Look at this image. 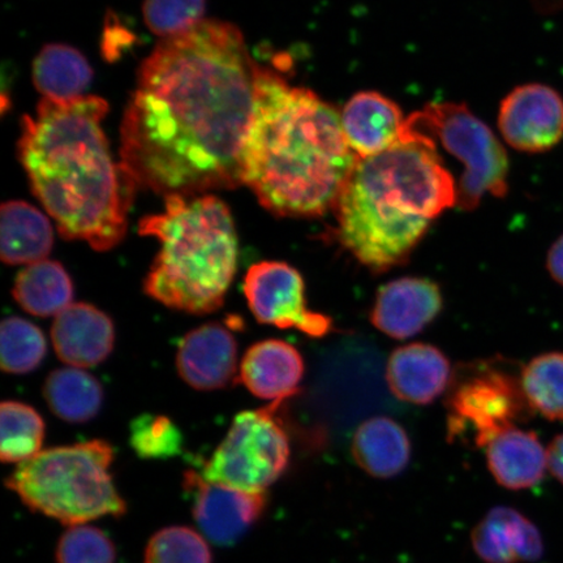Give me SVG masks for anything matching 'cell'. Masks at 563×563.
I'll return each mask as SVG.
<instances>
[{
    "mask_svg": "<svg viewBox=\"0 0 563 563\" xmlns=\"http://www.w3.org/2000/svg\"><path fill=\"white\" fill-rule=\"evenodd\" d=\"M257 67L224 21L162 41L140 67L121 126V164L136 187L167 197L243 185Z\"/></svg>",
    "mask_w": 563,
    "mask_h": 563,
    "instance_id": "obj_1",
    "label": "cell"
},
{
    "mask_svg": "<svg viewBox=\"0 0 563 563\" xmlns=\"http://www.w3.org/2000/svg\"><path fill=\"white\" fill-rule=\"evenodd\" d=\"M109 104L84 96L67 102L42 100L21 126L19 157L32 191L67 241L100 252L121 243L137 188L112 159L102 121Z\"/></svg>",
    "mask_w": 563,
    "mask_h": 563,
    "instance_id": "obj_2",
    "label": "cell"
},
{
    "mask_svg": "<svg viewBox=\"0 0 563 563\" xmlns=\"http://www.w3.org/2000/svg\"><path fill=\"white\" fill-rule=\"evenodd\" d=\"M357 161L333 106L257 67L242 183L266 210L287 218L325 216L335 209Z\"/></svg>",
    "mask_w": 563,
    "mask_h": 563,
    "instance_id": "obj_3",
    "label": "cell"
},
{
    "mask_svg": "<svg viewBox=\"0 0 563 563\" xmlns=\"http://www.w3.org/2000/svg\"><path fill=\"white\" fill-rule=\"evenodd\" d=\"M456 183L431 140L405 131L377 156L358 158L335 207L338 241L373 273L402 265L443 211Z\"/></svg>",
    "mask_w": 563,
    "mask_h": 563,
    "instance_id": "obj_4",
    "label": "cell"
},
{
    "mask_svg": "<svg viewBox=\"0 0 563 563\" xmlns=\"http://www.w3.org/2000/svg\"><path fill=\"white\" fill-rule=\"evenodd\" d=\"M139 232L161 244L144 282L147 297L194 314L223 306L238 269V236L227 203L210 194L167 196L165 210L144 217Z\"/></svg>",
    "mask_w": 563,
    "mask_h": 563,
    "instance_id": "obj_5",
    "label": "cell"
},
{
    "mask_svg": "<svg viewBox=\"0 0 563 563\" xmlns=\"http://www.w3.org/2000/svg\"><path fill=\"white\" fill-rule=\"evenodd\" d=\"M112 460L114 452L102 440L42 450L20 463L5 484L32 510L68 526L119 517L125 504L109 473Z\"/></svg>",
    "mask_w": 563,
    "mask_h": 563,
    "instance_id": "obj_6",
    "label": "cell"
},
{
    "mask_svg": "<svg viewBox=\"0 0 563 563\" xmlns=\"http://www.w3.org/2000/svg\"><path fill=\"white\" fill-rule=\"evenodd\" d=\"M406 132L431 140L461 162L456 207L474 210L485 196L508 192L509 159L495 133L467 106L431 103L407 118Z\"/></svg>",
    "mask_w": 563,
    "mask_h": 563,
    "instance_id": "obj_7",
    "label": "cell"
},
{
    "mask_svg": "<svg viewBox=\"0 0 563 563\" xmlns=\"http://www.w3.org/2000/svg\"><path fill=\"white\" fill-rule=\"evenodd\" d=\"M280 406L284 404L239 413L201 476L252 493H264L276 483L290 461V441L277 418Z\"/></svg>",
    "mask_w": 563,
    "mask_h": 563,
    "instance_id": "obj_8",
    "label": "cell"
},
{
    "mask_svg": "<svg viewBox=\"0 0 563 563\" xmlns=\"http://www.w3.org/2000/svg\"><path fill=\"white\" fill-rule=\"evenodd\" d=\"M446 406L450 441L473 433L475 445L481 449L525 421L532 411L520 378L490 362L455 372Z\"/></svg>",
    "mask_w": 563,
    "mask_h": 563,
    "instance_id": "obj_9",
    "label": "cell"
},
{
    "mask_svg": "<svg viewBox=\"0 0 563 563\" xmlns=\"http://www.w3.org/2000/svg\"><path fill=\"white\" fill-rule=\"evenodd\" d=\"M244 295L260 323L279 329H297L312 338L333 330L329 316L307 306L306 284L299 271L282 262L252 265L245 274Z\"/></svg>",
    "mask_w": 563,
    "mask_h": 563,
    "instance_id": "obj_10",
    "label": "cell"
},
{
    "mask_svg": "<svg viewBox=\"0 0 563 563\" xmlns=\"http://www.w3.org/2000/svg\"><path fill=\"white\" fill-rule=\"evenodd\" d=\"M499 131L514 150L543 153L563 139V98L543 84H526L504 98Z\"/></svg>",
    "mask_w": 563,
    "mask_h": 563,
    "instance_id": "obj_11",
    "label": "cell"
},
{
    "mask_svg": "<svg viewBox=\"0 0 563 563\" xmlns=\"http://www.w3.org/2000/svg\"><path fill=\"white\" fill-rule=\"evenodd\" d=\"M185 484L194 496L197 526L217 545L234 544L257 522L265 509L264 493L210 483L194 471H188Z\"/></svg>",
    "mask_w": 563,
    "mask_h": 563,
    "instance_id": "obj_12",
    "label": "cell"
},
{
    "mask_svg": "<svg viewBox=\"0 0 563 563\" xmlns=\"http://www.w3.org/2000/svg\"><path fill=\"white\" fill-rule=\"evenodd\" d=\"M443 307L438 284L422 277H402L379 288L371 309L373 327L394 340L419 334Z\"/></svg>",
    "mask_w": 563,
    "mask_h": 563,
    "instance_id": "obj_13",
    "label": "cell"
},
{
    "mask_svg": "<svg viewBox=\"0 0 563 563\" xmlns=\"http://www.w3.org/2000/svg\"><path fill=\"white\" fill-rule=\"evenodd\" d=\"M238 344L230 330L220 322H209L183 338L176 368L185 382L197 390H218L235 377Z\"/></svg>",
    "mask_w": 563,
    "mask_h": 563,
    "instance_id": "obj_14",
    "label": "cell"
},
{
    "mask_svg": "<svg viewBox=\"0 0 563 563\" xmlns=\"http://www.w3.org/2000/svg\"><path fill=\"white\" fill-rule=\"evenodd\" d=\"M52 340L63 363L81 369L96 367L114 349V323L100 309L87 302H74L55 316Z\"/></svg>",
    "mask_w": 563,
    "mask_h": 563,
    "instance_id": "obj_15",
    "label": "cell"
},
{
    "mask_svg": "<svg viewBox=\"0 0 563 563\" xmlns=\"http://www.w3.org/2000/svg\"><path fill=\"white\" fill-rule=\"evenodd\" d=\"M453 375L446 355L428 343L394 350L386 365V382L394 396L418 406L431 405L442 396Z\"/></svg>",
    "mask_w": 563,
    "mask_h": 563,
    "instance_id": "obj_16",
    "label": "cell"
},
{
    "mask_svg": "<svg viewBox=\"0 0 563 563\" xmlns=\"http://www.w3.org/2000/svg\"><path fill=\"white\" fill-rule=\"evenodd\" d=\"M347 143L358 158L377 156L398 144L406 121L399 106L378 91L352 96L341 114Z\"/></svg>",
    "mask_w": 563,
    "mask_h": 563,
    "instance_id": "obj_17",
    "label": "cell"
},
{
    "mask_svg": "<svg viewBox=\"0 0 563 563\" xmlns=\"http://www.w3.org/2000/svg\"><path fill=\"white\" fill-rule=\"evenodd\" d=\"M471 543L484 563L534 562L544 552L538 527L522 512L506 506L492 509L475 526Z\"/></svg>",
    "mask_w": 563,
    "mask_h": 563,
    "instance_id": "obj_18",
    "label": "cell"
},
{
    "mask_svg": "<svg viewBox=\"0 0 563 563\" xmlns=\"http://www.w3.org/2000/svg\"><path fill=\"white\" fill-rule=\"evenodd\" d=\"M305 361L292 344L266 340L246 350L241 365V382L253 396L272 404H285L300 391Z\"/></svg>",
    "mask_w": 563,
    "mask_h": 563,
    "instance_id": "obj_19",
    "label": "cell"
},
{
    "mask_svg": "<svg viewBox=\"0 0 563 563\" xmlns=\"http://www.w3.org/2000/svg\"><path fill=\"white\" fill-rule=\"evenodd\" d=\"M487 464L495 481L509 490L537 487L548 471L547 448L532 431L512 427L485 448Z\"/></svg>",
    "mask_w": 563,
    "mask_h": 563,
    "instance_id": "obj_20",
    "label": "cell"
},
{
    "mask_svg": "<svg viewBox=\"0 0 563 563\" xmlns=\"http://www.w3.org/2000/svg\"><path fill=\"white\" fill-rule=\"evenodd\" d=\"M351 453L357 466L369 476L391 478L407 468L412 446L405 428L398 421L376 417L357 427Z\"/></svg>",
    "mask_w": 563,
    "mask_h": 563,
    "instance_id": "obj_21",
    "label": "cell"
},
{
    "mask_svg": "<svg viewBox=\"0 0 563 563\" xmlns=\"http://www.w3.org/2000/svg\"><path fill=\"white\" fill-rule=\"evenodd\" d=\"M0 222V256L7 265L44 262L53 250L54 230L37 208L25 201H7Z\"/></svg>",
    "mask_w": 563,
    "mask_h": 563,
    "instance_id": "obj_22",
    "label": "cell"
},
{
    "mask_svg": "<svg viewBox=\"0 0 563 563\" xmlns=\"http://www.w3.org/2000/svg\"><path fill=\"white\" fill-rule=\"evenodd\" d=\"M93 79L88 59L77 48L51 44L33 63V82L46 100L67 102L84 97Z\"/></svg>",
    "mask_w": 563,
    "mask_h": 563,
    "instance_id": "obj_23",
    "label": "cell"
},
{
    "mask_svg": "<svg viewBox=\"0 0 563 563\" xmlns=\"http://www.w3.org/2000/svg\"><path fill=\"white\" fill-rule=\"evenodd\" d=\"M12 295L27 313L37 317L58 316L73 305V279L60 263L44 260L27 265L18 274Z\"/></svg>",
    "mask_w": 563,
    "mask_h": 563,
    "instance_id": "obj_24",
    "label": "cell"
},
{
    "mask_svg": "<svg viewBox=\"0 0 563 563\" xmlns=\"http://www.w3.org/2000/svg\"><path fill=\"white\" fill-rule=\"evenodd\" d=\"M44 396L59 419L86 422L100 412L103 390L90 373L73 367L52 372L46 378Z\"/></svg>",
    "mask_w": 563,
    "mask_h": 563,
    "instance_id": "obj_25",
    "label": "cell"
},
{
    "mask_svg": "<svg viewBox=\"0 0 563 563\" xmlns=\"http://www.w3.org/2000/svg\"><path fill=\"white\" fill-rule=\"evenodd\" d=\"M520 383L531 410L549 421H563V352H545L528 362Z\"/></svg>",
    "mask_w": 563,
    "mask_h": 563,
    "instance_id": "obj_26",
    "label": "cell"
},
{
    "mask_svg": "<svg viewBox=\"0 0 563 563\" xmlns=\"http://www.w3.org/2000/svg\"><path fill=\"white\" fill-rule=\"evenodd\" d=\"M0 456L3 462L20 464L42 452L45 422L33 407L7 400L0 406Z\"/></svg>",
    "mask_w": 563,
    "mask_h": 563,
    "instance_id": "obj_27",
    "label": "cell"
},
{
    "mask_svg": "<svg viewBox=\"0 0 563 563\" xmlns=\"http://www.w3.org/2000/svg\"><path fill=\"white\" fill-rule=\"evenodd\" d=\"M47 346L44 333L34 323L12 316L0 329V361L11 375H25L44 361Z\"/></svg>",
    "mask_w": 563,
    "mask_h": 563,
    "instance_id": "obj_28",
    "label": "cell"
},
{
    "mask_svg": "<svg viewBox=\"0 0 563 563\" xmlns=\"http://www.w3.org/2000/svg\"><path fill=\"white\" fill-rule=\"evenodd\" d=\"M207 0H145L144 21L150 31L167 40L201 24Z\"/></svg>",
    "mask_w": 563,
    "mask_h": 563,
    "instance_id": "obj_29",
    "label": "cell"
},
{
    "mask_svg": "<svg viewBox=\"0 0 563 563\" xmlns=\"http://www.w3.org/2000/svg\"><path fill=\"white\" fill-rule=\"evenodd\" d=\"M145 563H211V553L201 534L188 527H168L154 534Z\"/></svg>",
    "mask_w": 563,
    "mask_h": 563,
    "instance_id": "obj_30",
    "label": "cell"
},
{
    "mask_svg": "<svg viewBox=\"0 0 563 563\" xmlns=\"http://www.w3.org/2000/svg\"><path fill=\"white\" fill-rule=\"evenodd\" d=\"M180 429L162 415H143L132 421L131 445L143 460H167L181 450Z\"/></svg>",
    "mask_w": 563,
    "mask_h": 563,
    "instance_id": "obj_31",
    "label": "cell"
},
{
    "mask_svg": "<svg viewBox=\"0 0 563 563\" xmlns=\"http://www.w3.org/2000/svg\"><path fill=\"white\" fill-rule=\"evenodd\" d=\"M114 544L96 527L70 526L56 549L58 563H114Z\"/></svg>",
    "mask_w": 563,
    "mask_h": 563,
    "instance_id": "obj_32",
    "label": "cell"
},
{
    "mask_svg": "<svg viewBox=\"0 0 563 563\" xmlns=\"http://www.w3.org/2000/svg\"><path fill=\"white\" fill-rule=\"evenodd\" d=\"M548 471L563 485V433L555 435L547 448Z\"/></svg>",
    "mask_w": 563,
    "mask_h": 563,
    "instance_id": "obj_33",
    "label": "cell"
},
{
    "mask_svg": "<svg viewBox=\"0 0 563 563\" xmlns=\"http://www.w3.org/2000/svg\"><path fill=\"white\" fill-rule=\"evenodd\" d=\"M547 271L555 284L563 287V234L548 251Z\"/></svg>",
    "mask_w": 563,
    "mask_h": 563,
    "instance_id": "obj_34",
    "label": "cell"
}]
</instances>
